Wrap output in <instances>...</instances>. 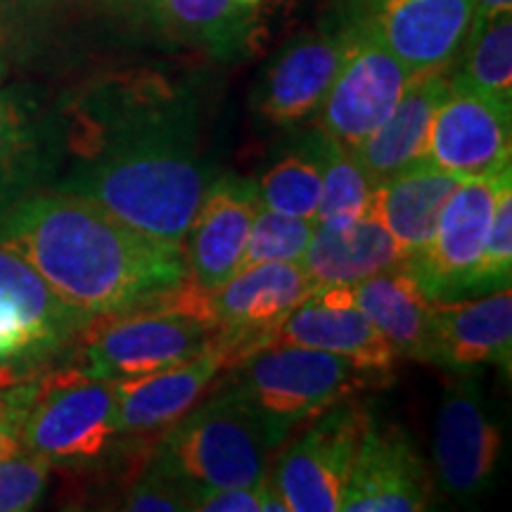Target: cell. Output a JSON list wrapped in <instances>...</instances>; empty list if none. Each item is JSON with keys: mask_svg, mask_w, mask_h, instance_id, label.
<instances>
[{"mask_svg": "<svg viewBox=\"0 0 512 512\" xmlns=\"http://www.w3.org/2000/svg\"><path fill=\"white\" fill-rule=\"evenodd\" d=\"M226 370L216 349L204 351L181 366L145 373L114 382L117 430L121 437L164 434L190 408L197 406L214 377Z\"/></svg>", "mask_w": 512, "mask_h": 512, "instance_id": "obj_20", "label": "cell"}, {"mask_svg": "<svg viewBox=\"0 0 512 512\" xmlns=\"http://www.w3.org/2000/svg\"><path fill=\"white\" fill-rule=\"evenodd\" d=\"M370 411L354 396L306 422L268 477L287 512L342 510L354 460Z\"/></svg>", "mask_w": 512, "mask_h": 512, "instance_id": "obj_8", "label": "cell"}, {"mask_svg": "<svg viewBox=\"0 0 512 512\" xmlns=\"http://www.w3.org/2000/svg\"><path fill=\"white\" fill-rule=\"evenodd\" d=\"M446 86L448 72L413 76L394 112L356 147L358 162L375 185L427 157L432 119Z\"/></svg>", "mask_w": 512, "mask_h": 512, "instance_id": "obj_24", "label": "cell"}, {"mask_svg": "<svg viewBox=\"0 0 512 512\" xmlns=\"http://www.w3.org/2000/svg\"><path fill=\"white\" fill-rule=\"evenodd\" d=\"M121 437L114 382L62 370L36 382L24 418L22 448L50 465L98 463Z\"/></svg>", "mask_w": 512, "mask_h": 512, "instance_id": "obj_7", "label": "cell"}, {"mask_svg": "<svg viewBox=\"0 0 512 512\" xmlns=\"http://www.w3.org/2000/svg\"><path fill=\"white\" fill-rule=\"evenodd\" d=\"M0 240L91 318L133 309L190 278L183 245L150 238L67 188L10 204Z\"/></svg>", "mask_w": 512, "mask_h": 512, "instance_id": "obj_1", "label": "cell"}, {"mask_svg": "<svg viewBox=\"0 0 512 512\" xmlns=\"http://www.w3.org/2000/svg\"><path fill=\"white\" fill-rule=\"evenodd\" d=\"M512 273V181L505 183L498 192L494 204V216H491L489 233L479 261L467 278L463 297H479L503 287H510Z\"/></svg>", "mask_w": 512, "mask_h": 512, "instance_id": "obj_30", "label": "cell"}, {"mask_svg": "<svg viewBox=\"0 0 512 512\" xmlns=\"http://www.w3.org/2000/svg\"><path fill=\"white\" fill-rule=\"evenodd\" d=\"M309 140L320 166V204L316 221L354 219L373 209L377 185L358 162L356 152L339 145L318 128Z\"/></svg>", "mask_w": 512, "mask_h": 512, "instance_id": "obj_27", "label": "cell"}, {"mask_svg": "<svg viewBox=\"0 0 512 512\" xmlns=\"http://www.w3.org/2000/svg\"><path fill=\"white\" fill-rule=\"evenodd\" d=\"M256 207L252 181L216 176L209 185L183 242L190 278L200 290L211 294L240 271Z\"/></svg>", "mask_w": 512, "mask_h": 512, "instance_id": "obj_18", "label": "cell"}, {"mask_svg": "<svg viewBox=\"0 0 512 512\" xmlns=\"http://www.w3.org/2000/svg\"><path fill=\"white\" fill-rule=\"evenodd\" d=\"M155 10L174 36L219 57H235L254 46L275 0H155Z\"/></svg>", "mask_w": 512, "mask_h": 512, "instance_id": "obj_25", "label": "cell"}, {"mask_svg": "<svg viewBox=\"0 0 512 512\" xmlns=\"http://www.w3.org/2000/svg\"><path fill=\"white\" fill-rule=\"evenodd\" d=\"M192 510L200 512H287L271 479L254 484L223 486V489H190Z\"/></svg>", "mask_w": 512, "mask_h": 512, "instance_id": "obj_32", "label": "cell"}, {"mask_svg": "<svg viewBox=\"0 0 512 512\" xmlns=\"http://www.w3.org/2000/svg\"><path fill=\"white\" fill-rule=\"evenodd\" d=\"M351 31H316L297 36L268 64L254 91V110L275 128L313 119L349 50Z\"/></svg>", "mask_w": 512, "mask_h": 512, "instance_id": "obj_15", "label": "cell"}, {"mask_svg": "<svg viewBox=\"0 0 512 512\" xmlns=\"http://www.w3.org/2000/svg\"><path fill=\"white\" fill-rule=\"evenodd\" d=\"M316 290L302 261H268L240 268L209 294L216 320L214 347L233 368L254 351L271 347L287 316Z\"/></svg>", "mask_w": 512, "mask_h": 512, "instance_id": "obj_9", "label": "cell"}, {"mask_svg": "<svg viewBox=\"0 0 512 512\" xmlns=\"http://www.w3.org/2000/svg\"><path fill=\"white\" fill-rule=\"evenodd\" d=\"M48 460L31 451L0 458V512L34 510L48 489Z\"/></svg>", "mask_w": 512, "mask_h": 512, "instance_id": "obj_31", "label": "cell"}, {"mask_svg": "<svg viewBox=\"0 0 512 512\" xmlns=\"http://www.w3.org/2000/svg\"><path fill=\"white\" fill-rule=\"evenodd\" d=\"M256 197L261 207L294 216V219L316 221L320 204V166L311 140L297 152L280 159L256 183Z\"/></svg>", "mask_w": 512, "mask_h": 512, "instance_id": "obj_28", "label": "cell"}, {"mask_svg": "<svg viewBox=\"0 0 512 512\" xmlns=\"http://www.w3.org/2000/svg\"><path fill=\"white\" fill-rule=\"evenodd\" d=\"M453 67L467 86L512 107V12L472 19Z\"/></svg>", "mask_w": 512, "mask_h": 512, "instance_id": "obj_26", "label": "cell"}, {"mask_svg": "<svg viewBox=\"0 0 512 512\" xmlns=\"http://www.w3.org/2000/svg\"><path fill=\"white\" fill-rule=\"evenodd\" d=\"M347 27L349 50L316 119L320 133L356 150L394 112L413 74L366 31Z\"/></svg>", "mask_w": 512, "mask_h": 512, "instance_id": "obj_11", "label": "cell"}, {"mask_svg": "<svg viewBox=\"0 0 512 512\" xmlns=\"http://www.w3.org/2000/svg\"><path fill=\"white\" fill-rule=\"evenodd\" d=\"M316 230L313 219H294L266 207H256L240 268L268 261H302Z\"/></svg>", "mask_w": 512, "mask_h": 512, "instance_id": "obj_29", "label": "cell"}, {"mask_svg": "<svg viewBox=\"0 0 512 512\" xmlns=\"http://www.w3.org/2000/svg\"><path fill=\"white\" fill-rule=\"evenodd\" d=\"M501 448V430L486 413L479 380L460 373L448 382L434 425V470L441 491L458 503L482 496Z\"/></svg>", "mask_w": 512, "mask_h": 512, "instance_id": "obj_13", "label": "cell"}, {"mask_svg": "<svg viewBox=\"0 0 512 512\" xmlns=\"http://www.w3.org/2000/svg\"><path fill=\"white\" fill-rule=\"evenodd\" d=\"M512 12V0H475V17Z\"/></svg>", "mask_w": 512, "mask_h": 512, "instance_id": "obj_36", "label": "cell"}, {"mask_svg": "<svg viewBox=\"0 0 512 512\" xmlns=\"http://www.w3.org/2000/svg\"><path fill=\"white\" fill-rule=\"evenodd\" d=\"M29 126L19 107L8 98H0V183L15 174L29 152Z\"/></svg>", "mask_w": 512, "mask_h": 512, "instance_id": "obj_35", "label": "cell"}, {"mask_svg": "<svg viewBox=\"0 0 512 512\" xmlns=\"http://www.w3.org/2000/svg\"><path fill=\"white\" fill-rule=\"evenodd\" d=\"M93 320L0 240V387L27 382L50 366L81 342Z\"/></svg>", "mask_w": 512, "mask_h": 512, "instance_id": "obj_6", "label": "cell"}, {"mask_svg": "<svg viewBox=\"0 0 512 512\" xmlns=\"http://www.w3.org/2000/svg\"><path fill=\"white\" fill-rule=\"evenodd\" d=\"M223 384L252 411L275 444L337 401L363 389L387 384L382 375L354 366L328 351L273 344L235 363Z\"/></svg>", "mask_w": 512, "mask_h": 512, "instance_id": "obj_4", "label": "cell"}, {"mask_svg": "<svg viewBox=\"0 0 512 512\" xmlns=\"http://www.w3.org/2000/svg\"><path fill=\"white\" fill-rule=\"evenodd\" d=\"M349 290L396 356L432 363L434 302L406 266L370 275Z\"/></svg>", "mask_w": 512, "mask_h": 512, "instance_id": "obj_23", "label": "cell"}, {"mask_svg": "<svg viewBox=\"0 0 512 512\" xmlns=\"http://www.w3.org/2000/svg\"><path fill=\"white\" fill-rule=\"evenodd\" d=\"M216 332L209 294L188 278L133 309L95 318L79 342L76 370L117 382L181 366L214 347Z\"/></svg>", "mask_w": 512, "mask_h": 512, "instance_id": "obj_3", "label": "cell"}, {"mask_svg": "<svg viewBox=\"0 0 512 512\" xmlns=\"http://www.w3.org/2000/svg\"><path fill=\"white\" fill-rule=\"evenodd\" d=\"M273 344L328 351L387 380L399 361L349 287H316L280 325Z\"/></svg>", "mask_w": 512, "mask_h": 512, "instance_id": "obj_17", "label": "cell"}, {"mask_svg": "<svg viewBox=\"0 0 512 512\" xmlns=\"http://www.w3.org/2000/svg\"><path fill=\"white\" fill-rule=\"evenodd\" d=\"M510 358V287L479 297L434 302V366L453 373H472L482 366L510 370Z\"/></svg>", "mask_w": 512, "mask_h": 512, "instance_id": "obj_19", "label": "cell"}, {"mask_svg": "<svg viewBox=\"0 0 512 512\" xmlns=\"http://www.w3.org/2000/svg\"><path fill=\"white\" fill-rule=\"evenodd\" d=\"M432 479L411 437L368 415L342 510L420 512L430 508Z\"/></svg>", "mask_w": 512, "mask_h": 512, "instance_id": "obj_16", "label": "cell"}, {"mask_svg": "<svg viewBox=\"0 0 512 512\" xmlns=\"http://www.w3.org/2000/svg\"><path fill=\"white\" fill-rule=\"evenodd\" d=\"M36 382H17L0 387V458L22 451V427L34 399Z\"/></svg>", "mask_w": 512, "mask_h": 512, "instance_id": "obj_34", "label": "cell"}, {"mask_svg": "<svg viewBox=\"0 0 512 512\" xmlns=\"http://www.w3.org/2000/svg\"><path fill=\"white\" fill-rule=\"evenodd\" d=\"M510 169L505 166L496 174L463 178L441 209L432 242L406 264L432 302L463 297L467 278L484 249L498 192L512 181Z\"/></svg>", "mask_w": 512, "mask_h": 512, "instance_id": "obj_12", "label": "cell"}, {"mask_svg": "<svg viewBox=\"0 0 512 512\" xmlns=\"http://www.w3.org/2000/svg\"><path fill=\"white\" fill-rule=\"evenodd\" d=\"M275 446L245 403L221 389L162 434L152 460L190 489H223L266 479Z\"/></svg>", "mask_w": 512, "mask_h": 512, "instance_id": "obj_5", "label": "cell"}, {"mask_svg": "<svg viewBox=\"0 0 512 512\" xmlns=\"http://www.w3.org/2000/svg\"><path fill=\"white\" fill-rule=\"evenodd\" d=\"M460 181L463 178L448 174L425 157L377 183L373 209L392 233L406 264L432 242L441 209Z\"/></svg>", "mask_w": 512, "mask_h": 512, "instance_id": "obj_22", "label": "cell"}, {"mask_svg": "<svg viewBox=\"0 0 512 512\" xmlns=\"http://www.w3.org/2000/svg\"><path fill=\"white\" fill-rule=\"evenodd\" d=\"M202 162L195 121L174 98H133L64 188L91 197L131 228L183 245L214 183Z\"/></svg>", "mask_w": 512, "mask_h": 512, "instance_id": "obj_2", "label": "cell"}, {"mask_svg": "<svg viewBox=\"0 0 512 512\" xmlns=\"http://www.w3.org/2000/svg\"><path fill=\"white\" fill-rule=\"evenodd\" d=\"M302 264L316 287H351L403 266V254L375 209L354 219L316 221Z\"/></svg>", "mask_w": 512, "mask_h": 512, "instance_id": "obj_21", "label": "cell"}, {"mask_svg": "<svg viewBox=\"0 0 512 512\" xmlns=\"http://www.w3.org/2000/svg\"><path fill=\"white\" fill-rule=\"evenodd\" d=\"M475 19V0H351L363 29L413 76L451 72Z\"/></svg>", "mask_w": 512, "mask_h": 512, "instance_id": "obj_10", "label": "cell"}, {"mask_svg": "<svg viewBox=\"0 0 512 512\" xmlns=\"http://www.w3.org/2000/svg\"><path fill=\"white\" fill-rule=\"evenodd\" d=\"M124 510L131 512H188L192 510L190 486L159 467L155 460L147 465L143 477L128 491Z\"/></svg>", "mask_w": 512, "mask_h": 512, "instance_id": "obj_33", "label": "cell"}, {"mask_svg": "<svg viewBox=\"0 0 512 512\" xmlns=\"http://www.w3.org/2000/svg\"><path fill=\"white\" fill-rule=\"evenodd\" d=\"M510 105L467 86L448 72L434 112L427 159L458 178L489 176L510 166Z\"/></svg>", "mask_w": 512, "mask_h": 512, "instance_id": "obj_14", "label": "cell"}]
</instances>
